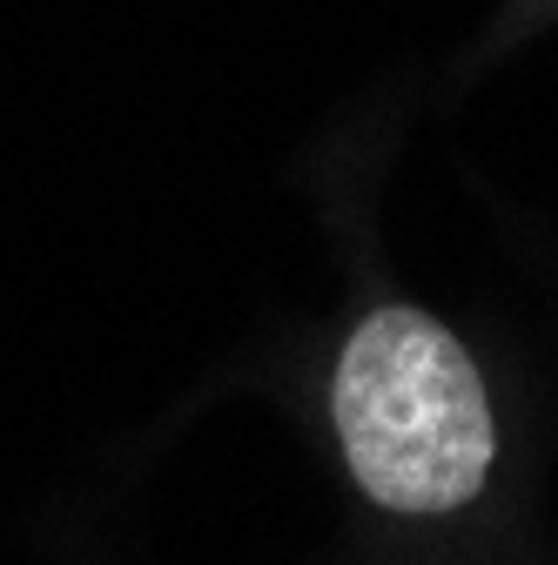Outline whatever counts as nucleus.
Returning a JSON list of instances; mask_svg holds the SVG:
<instances>
[{
	"instance_id": "obj_1",
	"label": "nucleus",
	"mask_w": 558,
	"mask_h": 565,
	"mask_svg": "<svg viewBox=\"0 0 558 565\" xmlns=\"http://www.w3.org/2000/svg\"><path fill=\"white\" fill-rule=\"evenodd\" d=\"M330 417L351 478L384 512H464L498 458L492 397L471 350L425 310H371L336 358Z\"/></svg>"
}]
</instances>
